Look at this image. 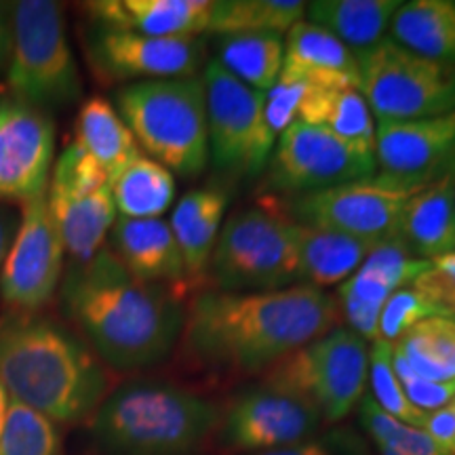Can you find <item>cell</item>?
<instances>
[{
    "mask_svg": "<svg viewBox=\"0 0 455 455\" xmlns=\"http://www.w3.org/2000/svg\"><path fill=\"white\" fill-rule=\"evenodd\" d=\"M298 121L325 127L352 144L373 150L375 121L371 108L358 89L312 87L301 101Z\"/></svg>",
    "mask_w": 455,
    "mask_h": 455,
    "instance_id": "f1b7e54d",
    "label": "cell"
},
{
    "mask_svg": "<svg viewBox=\"0 0 455 455\" xmlns=\"http://www.w3.org/2000/svg\"><path fill=\"white\" fill-rule=\"evenodd\" d=\"M361 422L379 449H388L395 455H447L428 432L390 418L367 395L361 398Z\"/></svg>",
    "mask_w": 455,
    "mask_h": 455,
    "instance_id": "d590c367",
    "label": "cell"
},
{
    "mask_svg": "<svg viewBox=\"0 0 455 455\" xmlns=\"http://www.w3.org/2000/svg\"><path fill=\"white\" fill-rule=\"evenodd\" d=\"M55 156V123L47 110L0 100V204L44 196Z\"/></svg>",
    "mask_w": 455,
    "mask_h": 455,
    "instance_id": "5bb4252c",
    "label": "cell"
},
{
    "mask_svg": "<svg viewBox=\"0 0 455 455\" xmlns=\"http://www.w3.org/2000/svg\"><path fill=\"white\" fill-rule=\"evenodd\" d=\"M249 455H333V449L325 441H301L295 445L272 449V451H261V453H249Z\"/></svg>",
    "mask_w": 455,
    "mask_h": 455,
    "instance_id": "ee69618b",
    "label": "cell"
},
{
    "mask_svg": "<svg viewBox=\"0 0 455 455\" xmlns=\"http://www.w3.org/2000/svg\"><path fill=\"white\" fill-rule=\"evenodd\" d=\"M379 453H382V455H395L392 451H388V449H379Z\"/></svg>",
    "mask_w": 455,
    "mask_h": 455,
    "instance_id": "7dc6e473",
    "label": "cell"
},
{
    "mask_svg": "<svg viewBox=\"0 0 455 455\" xmlns=\"http://www.w3.org/2000/svg\"><path fill=\"white\" fill-rule=\"evenodd\" d=\"M451 407L455 409V396H453V401H451Z\"/></svg>",
    "mask_w": 455,
    "mask_h": 455,
    "instance_id": "c3c4849f",
    "label": "cell"
},
{
    "mask_svg": "<svg viewBox=\"0 0 455 455\" xmlns=\"http://www.w3.org/2000/svg\"><path fill=\"white\" fill-rule=\"evenodd\" d=\"M203 83L209 158L235 178L259 175L275 152V133L266 121V93L238 81L218 60L207 61Z\"/></svg>",
    "mask_w": 455,
    "mask_h": 455,
    "instance_id": "30bf717a",
    "label": "cell"
},
{
    "mask_svg": "<svg viewBox=\"0 0 455 455\" xmlns=\"http://www.w3.org/2000/svg\"><path fill=\"white\" fill-rule=\"evenodd\" d=\"M398 7V0H316L306 7V13L310 24L333 34L352 53H358L382 41Z\"/></svg>",
    "mask_w": 455,
    "mask_h": 455,
    "instance_id": "83f0119b",
    "label": "cell"
},
{
    "mask_svg": "<svg viewBox=\"0 0 455 455\" xmlns=\"http://www.w3.org/2000/svg\"><path fill=\"white\" fill-rule=\"evenodd\" d=\"M110 251L140 281L163 284L188 278L184 258L167 221L118 218L110 230Z\"/></svg>",
    "mask_w": 455,
    "mask_h": 455,
    "instance_id": "44dd1931",
    "label": "cell"
},
{
    "mask_svg": "<svg viewBox=\"0 0 455 455\" xmlns=\"http://www.w3.org/2000/svg\"><path fill=\"white\" fill-rule=\"evenodd\" d=\"M392 367H395V373L409 403L418 407L419 411L432 413L436 409L451 405L455 396V382H430V379L418 378L407 367V363L396 355L395 348H392Z\"/></svg>",
    "mask_w": 455,
    "mask_h": 455,
    "instance_id": "f35d334b",
    "label": "cell"
},
{
    "mask_svg": "<svg viewBox=\"0 0 455 455\" xmlns=\"http://www.w3.org/2000/svg\"><path fill=\"white\" fill-rule=\"evenodd\" d=\"M411 287L455 316V251L432 259L430 268Z\"/></svg>",
    "mask_w": 455,
    "mask_h": 455,
    "instance_id": "60d3db41",
    "label": "cell"
},
{
    "mask_svg": "<svg viewBox=\"0 0 455 455\" xmlns=\"http://www.w3.org/2000/svg\"><path fill=\"white\" fill-rule=\"evenodd\" d=\"M339 316L338 299L308 284L261 293L213 289L190 301L180 339L203 367L253 375L331 331Z\"/></svg>",
    "mask_w": 455,
    "mask_h": 455,
    "instance_id": "6da1fadb",
    "label": "cell"
},
{
    "mask_svg": "<svg viewBox=\"0 0 455 455\" xmlns=\"http://www.w3.org/2000/svg\"><path fill=\"white\" fill-rule=\"evenodd\" d=\"M428 259H419L403 236H392L375 244L355 275L338 287V306L348 329L365 341L379 338L378 325L386 301L401 289L411 287L426 270Z\"/></svg>",
    "mask_w": 455,
    "mask_h": 455,
    "instance_id": "e0dca14e",
    "label": "cell"
},
{
    "mask_svg": "<svg viewBox=\"0 0 455 455\" xmlns=\"http://www.w3.org/2000/svg\"><path fill=\"white\" fill-rule=\"evenodd\" d=\"M64 255L47 195L28 201L0 275L4 304L13 312L44 308L64 278Z\"/></svg>",
    "mask_w": 455,
    "mask_h": 455,
    "instance_id": "4fadbf2b",
    "label": "cell"
},
{
    "mask_svg": "<svg viewBox=\"0 0 455 455\" xmlns=\"http://www.w3.org/2000/svg\"><path fill=\"white\" fill-rule=\"evenodd\" d=\"M0 455H61V432L44 415L9 401Z\"/></svg>",
    "mask_w": 455,
    "mask_h": 455,
    "instance_id": "836d02e7",
    "label": "cell"
},
{
    "mask_svg": "<svg viewBox=\"0 0 455 455\" xmlns=\"http://www.w3.org/2000/svg\"><path fill=\"white\" fill-rule=\"evenodd\" d=\"M218 61L232 76L255 91L268 93L283 70L281 34H236L220 36Z\"/></svg>",
    "mask_w": 455,
    "mask_h": 455,
    "instance_id": "d6a6232c",
    "label": "cell"
},
{
    "mask_svg": "<svg viewBox=\"0 0 455 455\" xmlns=\"http://www.w3.org/2000/svg\"><path fill=\"white\" fill-rule=\"evenodd\" d=\"M318 424L321 415L308 403L261 386L243 392L228 407L221 435L232 449L261 453L308 441Z\"/></svg>",
    "mask_w": 455,
    "mask_h": 455,
    "instance_id": "ac0fdd59",
    "label": "cell"
},
{
    "mask_svg": "<svg viewBox=\"0 0 455 455\" xmlns=\"http://www.w3.org/2000/svg\"><path fill=\"white\" fill-rule=\"evenodd\" d=\"M430 316H451V315H447L439 304H435L430 298H426V295L422 291H418V289L413 287L401 289V291H396L388 301H386L382 315H379L378 339L395 344L403 333L409 331V329Z\"/></svg>",
    "mask_w": 455,
    "mask_h": 455,
    "instance_id": "74e56055",
    "label": "cell"
},
{
    "mask_svg": "<svg viewBox=\"0 0 455 455\" xmlns=\"http://www.w3.org/2000/svg\"><path fill=\"white\" fill-rule=\"evenodd\" d=\"M373 155L382 178L415 190L455 175V110L418 121H378Z\"/></svg>",
    "mask_w": 455,
    "mask_h": 455,
    "instance_id": "9a60e30c",
    "label": "cell"
},
{
    "mask_svg": "<svg viewBox=\"0 0 455 455\" xmlns=\"http://www.w3.org/2000/svg\"><path fill=\"white\" fill-rule=\"evenodd\" d=\"M13 49V3H0V76L7 74Z\"/></svg>",
    "mask_w": 455,
    "mask_h": 455,
    "instance_id": "7bdbcfd3",
    "label": "cell"
},
{
    "mask_svg": "<svg viewBox=\"0 0 455 455\" xmlns=\"http://www.w3.org/2000/svg\"><path fill=\"white\" fill-rule=\"evenodd\" d=\"M76 141L101 164L110 181L141 156L138 140L127 123L112 101L101 95L83 101L76 116Z\"/></svg>",
    "mask_w": 455,
    "mask_h": 455,
    "instance_id": "4316f807",
    "label": "cell"
},
{
    "mask_svg": "<svg viewBox=\"0 0 455 455\" xmlns=\"http://www.w3.org/2000/svg\"><path fill=\"white\" fill-rule=\"evenodd\" d=\"M212 0H95L84 9L95 26L150 38H196L209 28Z\"/></svg>",
    "mask_w": 455,
    "mask_h": 455,
    "instance_id": "d6986e66",
    "label": "cell"
},
{
    "mask_svg": "<svg viewBox=\"0 0 455 455\" xmlns=\"http://www.w3.org/2000/svg\"><path fill=\"white\" fill-rule=\"evenodd\" d=\"M17 232V218L7 207H0V275H3L4 259H7L9 247Z\"/></svg>",
    "mask_w": 455,
    "mask_h": 455,
    "instance_id": "f6af8a7d",
    "label": "cell"
},
{
    "mask_svg": "<svg viewBox=\"0 0 455 455\" xmlns=\"http://www.w3.org/2000/svg\"><path fill=\"white\" fill-rule=\"evenodd\" d=\"M355 57L358 91L378 121H418L455 110V66L415 55L390 36Z\"/></svg>",
    "mask_w": 455,
    "mask_h": 455,
    "instance_id": "9c48e42d",
    "label": "cell"
},
{
    "mask_svg": "<svg viewBox=\"0 0 455 455\" xmlns=\"http://www.w3.org/2000/svg\"><path fill=\"white\" fill-rule=\"evenodd\" d=\"M106 186H110V180L101 164L78 141H72L53 163L47 192L57 196L81 198Z\"/></svg>",
    "mask_w": 455,
    "mask_h": 455,
    "instance_id": "8d00e7d4",
    "label": "cell"
},
{
    "mask_svg": "<svg viewBox=\"0 0 455 455\" xmlns=\"http://www.w3.org/2000/svg\"><path fill=\"white\" fill-rule=\"evenodd\" d=\"M392 348L418 378L455 382V316H430L398 338Z\"/></svg>",
    "mask_w": 455,
    "mask_h": 455,
    "instance_id": "4dcf8cb0",
    "label": "cell"
},
{
    "mask_svg": "<svg viewBox=\"0 0 455 455\" xmlns=\"http://www.w3.org/2000/svg\"><path fill=\"white\" fill-rule=\"evenodd\" d=\"M367 341L348 327H335L266 369V388L308 403L321 419H344L365 395Z\"/></svg>",
    "mask_w": 455,
    "mask_h": 455,
    "instance_id": "52a82bcc",
    "label": "cell"
},
{
    "mask_svg": "<svg viewBox=\"0 0 455 455\" xmlns=\"http://www.w3.org/2000/svg\"><path fill=\"white\" fill-rule=\"evenodd\" d=\"M369 382H371L373 401L384 413L398 422L422 428L426 413L419 411L409 403V398L403 392V386L398 382L395 367H392V344L384 339L371 341V350H369Z\"/></svg>",
    "mask_w": 455,
    "mask_h": 455,
    "instance_id": "e575fe53",
    "label": "cell"
},
{
    "mask_svg": "<svg viewBox=\"0 0 455 455\" xmlns=\"http://www.w3.org/2000/svg\"><path fill=\"white\" fill-rule=\"evenodd\" d=\"M293 235L298 244V283L316 289L344 283L375 249L373 243L298 221H293Z\"/></svg>",
    "mask_w": 455,
    "mask_h": 455,
    "instance_id": "cb8c5ba5",
    "label": "cell"
},
{
    "mask_svg": "<svg viewBox=\"0 0 455 455\" xmlns=\"http://www.w3.org/2000/svg\"><path fill=\"white\" fill-rule=\"evenodd\" d=\"M373 150L352 144L325 127L293 121L278 138L268 163V186L284 196L375 178Z\"/></svg>",
    "mask_w": 455,
    "mask_h": 455,
    "instance_id": "7c38bea8",
    "label": "cell"
},
{
    "mask_svg": "<svg viewBox=\"0 0 455 455\" xmlns=\"http://www.w3.org/2000/svg\"><path fill=\"white\" fill-rule=\"evenodd\" d=\"M388 28L392 41L403 49L455 66V0L401 3Z\"/></svg>",
    "mask_w": 455,
    "mask_h": 455,
    "instance_id": "484cf974",
    "label": "cell"
},
{
    "mask_svg": "<svg viewBox=\"0 0 455 455\" xmlns=\"http://www.w3.org/2000/svg\"><path fill=\"white\" fill-rule=\"evenodd\" d=\"M114 108L152 161L184 178L209 163L207 95L203 78H167L124 84Z\"/></svg>",
    "mask_w": 455,
    "mask_h": 455,
    "instance_id": "5b68a950",
    "label": "cell"
},
{
    "mask_svg": "<svg viewBox=\"0 0 455 455\" xmlns=\"http://www.w3.org/2000/svg\"><path fill=\"white\" fill-rule=\"evenodd\" d=\"M401 236L419 259L455 251V175L422 188L409 198Z\"/></svg>",
    "mask_w": 455,
    "mask_h": 455,
    "instance_id": "7402d4cb",
    "label": "cell"
},
{
    "mask_svg": "<svg viewBox=\"0 0 455 455\" xmlns=\"http://www.w3.org/2000/svg\"><path fill=\"white\" fill-rule=\"evenodd\" d=\"M226 204V192L218 190V188L192 190L175 204L169 226L175 241H178L188 276H201L209 268V259H212L213 247L221 230Z\"/></svg>",
    "mask_w": 455,
    "mask_h": 455,
    "instance_id": "d4e9b609",
    "label": "cell"
},
{
    "mask_svg": "<svg viewBox=\"0 0 455 455\" xmlns=\"http://www.w3.org/2000/svg\"><path fill=\"white\" fill-rule=\"evenodd\" d=\"M11 98L51 110L83 93V81L68 43L66 17L53 0L13 3V49L7 68Z\"/></svg>",
    "mask_w": 455,
    "mask_h": 455,
    "instance_id": "8992f818",
    "label": "cell"
},
{
    "mask_svg": "<svg viewBox=\"0 0 455 455\" xmlns=\"http://www.w3.org/2000/svg\"><path fill=\"white\" fill-rule=\"evenodd\" d=\"M415 192L379 175L291 196L287 209L298 224L378 244L401 236L403 213Z\"/></svg>",
    "mask_w": 455,
    "mask_h": 455,
    "instance_id": "8fae6325",
    "label": "cell"
},
{
    "mask_svg": "<svg viewBox=\"0 0 455 455\" xmlns=\"http://www.w3.org/2000/svg\"><path fill=\"white\" fill-rule=\"evenodd\" d=\"M91 419L101 455H195L221 415L195 392L138 379L110 392Z\"/></svg>",
    "mask_w": 455,
    "mask_h": 455,
    "instance_id": "277c9868",
    "label": "cell"
},
{
    "mask_svg": "<svg viewBox=\"0 0 455 455\" xmlns=\"http://www.w3.org/2000/svg\"><path fill=\"white\" fill-rule=\"evenodd\" d=\"M0 384L11 401L64 426L93 418L110 395L100 356L36 312H11L0 321Z\"/></svg>",
    "mask_w": 455,
    "mask_h": 455,
    "instance_id": "3957f363",
    "label": "cell"
},
{
    "mask_svg": "<svg viewBox=\"0 0 455 455\" xmlns=\"http://www.w3.org/2000/svg\"><path fill=\"white\" fill-rule=\"evenodd\" d=\"M61 310L106 367L140 371L161 363L181 338L186 310L164 284L129 275L110 247L70 266L60 284Z\"/></svg>",
    "mask_w": 455,
    "mask_h": 455,
    "instance_id": "7a4b0ae2",
    "label": "cell"
},
{
    "mask_svg": "<svg viewBox=\"0 0 455 455\" xmlns=\"http://www.w3.org/2000/svg\"><path fill=\"white\" fill-rule=\"evenodd\" d=\"M422 430L428 432L447 455H455V409L451 405L426 413Z\"/></svg>",
    "mask_w": 455,
    "mask_h": 455,
    "instance_id": "b9f144b4",
    "label": "cell"
},
{
    "mask_svg": "<svg viewBox=\"0 0 455 455\" xmlns=\"http://www.w3.org/2000/svg\"><path fill=\"white\" fill-rule=\"evenodd\" d=\"M114 207L127 220H161L175 201V180L169 169L141 155L110 181Z\"/></svg>",
    "mask_w": 455,
    "mask_h": 455,
    "instance_id": "f546056e",
    "label": "cell"
},
{
    "mask_svg": "<svg viewBox=\"0 0 455 455\" xmlns=\"http://www.w3.org/2000/svg\"><path fill=\"white\" fill-rule=\"evenodd\" d=\"M312 87L306 83L276 81L268 93H266V121H268L272 133H283L293 121H298L301 101Z\"/></svg>",
    "mask_w": 455,
    "mask_h": 455,
    "instance_id": "ab89813d",
    "label": "cell"
},
{
    "mask_svg": "<svg viewBox=\"0 0 455 455\" xmlns=\"http://www.w3.org/2000/svg\"><path fill=\"white\" fill-rule=\"evenodd\" d=\"M47 203L72 266L93 259L104 249L108 232L118 220L110 186L81 198L57 196L47 192Z\"/></svg>",
    "mask_w": 455,
    "mask_h": 455,
    "instance_id": "603a6c76",
    "label": "cell"
},
{
    "mask_svg": "<svg viewBox=\"0 0 455 455\" xmlns=\"http://www.w3.org/2000/svg\"><path fill=\"white\" fill-rule=\"evenodd\" d=\"M308 4L301 0H220L213 3L209 34H281L301 21Z\"/></svg>",
    "mask_w": 455,
    "mask_h": 455,
    "instance_id": "1f68e13d",
    "label": "cell"
},
{
    "mask_svg": "<svg viewBox=\"0 0 455 455\" xmlns=\"http://www.w3.org/2000/svg\"><path fill=\"white\" fill-rule=\"evenodd\" d=\"M209 272L215 291H278L298 283L293 221L275 209H244L220 230Z\"/></svg>",
    "mask_w": 455,
    "mask_h": 455,
    "instance_id": "ba28073f",
    "label": "cell"
},
{
    "mask_svg": "<svg viewBox=\"0 0 455 455\" xmlns=\"http://www.w3.org/2000/svg\"><path fill=\"white\" fill-rule=\"evenodd\" d=\"M278 81L318 89H358L356 57L333 34L310 21H298L287 32Z\"/></svg>",
    "mask_w": 455,
    "mask_h": 455,
    "instance_id": "ffe728a7",
    "label": "cell"
},
{
    "mask_svg": "<svg viewBox=\"0 0 455 455\" xmlns=\"http://www.w3.org/2000/svg\"><path fill=\"white\" fill-rule=\"evenodd\" d=\"M87 57L108 81H167L195 76L203 64V44L196 38H150L95 26Z\"/></svg>",
    "mask_w": 455,
    "mask_h": 455,
    "instance_id": "2e32d148",
    "label": "cell"
},
{
    "mask_svg": "<svg viewBox=\"0 0 455 455\" xmlns=\"http://www.w3.org/2000/svg\"><path fill=\"white\" fill-rule=\"evenodd\" d=\"M7 409H9V395L7 390L3 388V384H0V435H3L4 419H7Z\"/></svg>",
    "mask_w": 455,
    "mask_h": 455,
    "instance_id": "bcb514c9",
    "label": "cell"
}]
</instances>
